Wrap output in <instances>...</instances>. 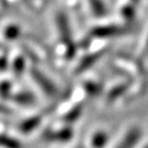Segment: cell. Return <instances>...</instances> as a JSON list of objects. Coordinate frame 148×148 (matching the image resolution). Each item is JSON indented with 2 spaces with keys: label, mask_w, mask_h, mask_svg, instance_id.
I'll return each mask as SVG.
<instances>
[{
  "label": "cell",
  "mask_w": 148,
  "mask_h": 148,
  "mask_svg": "<svg viewBox=\"0 0 148 148\" xmlns=\"http://www.w3.org/2000/svg\"><path fill=\"white\" fill-rule=\"evenodd\" d=\"M31 76L32 78L36 81V83L40 88H42L44 92L47 96H55L58 92V88L55 86V83L46 76L45 74L42 73L40 70H38L37 68H31L30 70Z\"/></svg>",
  "instance_id": "1"
},
{
  "label": "cell",
  "mask_w": 148,
  "mask_h": 148,
  "mask_svg": "<svg viewBox=\"0 0 148 148\" xmlns=\"http://www.w3.org/2000/svg\"><path fill=\"white\" fill-rule=\"evenodd\" d=\"M127 32L123 27L115 25H109V26H100L96 27L92 30L88 36L97 37V38H106V37H113V36H119Z\"/></svg>",
  "instance_id": "2"
},
{
  "label": "cell",
  "mask_w": 148,
  "mask_h": 148,
  "mask_svg": "<svg viewBox=\"0 0 148 148\" xmlns=\"http://www.w3.org/2000/svg\"><path fill=\"white\" fill-rule=\"evenodd\" d=\"M73 136V132L70 127H63L58 131L45 130L42 134L41 138L44 141L49 142H67Z\"/></svg>",
  "instance_id": "3"
},
{
  "label": "cell",
  "mask_w": 148,
  "mask_h": 148,
  "mask_svg": "<svg viewBox=\"0 0 148 148\" xmlns=\"http://www.w3.org/2000/svg\"><path fill=\"white\" fill-rule=\"evenodd\" d=\"M57 24H58V29L60 32V37L65 45L72 43V36H71V29H70L69 22H68L67 16L63 12H59L57 14Z\"/></svg>",
  "instance_id": "4"
},
{
  "label": "cell",
  "mask_w": 148,
  "mask_h": 148,
  "mask_svg": "<svg viewBox=\"0 0 148 148\" xmlns=\"http://www.w3.org/2000/svg\"><path fill=\"white\" fill-rule=\"evenodd\" d=\"M142 131L139 127H132L129 132L125 134L123 140L118 143L115 148H134L141 139Z\"/></svg>",
  "instance_id": "5"
},
{
  "label": "cell",
  "mask_w": 148,
  "mask_h": 148,
  "mask_svg": "<svg viewBox=\"0 0 148 148\" xmlns=\"http://www.w3.org/2000/svg\"><path fill=\"white\" fill-rule=\"evenodd\" d=\"M104 53H105V51H97V53H90V55L84 57V58L79 62L78 66H77L76 70H75V73L79 74V73H81V72L88 70V68H90L92 65L95 64V63L97 62L100 58H101L102 56L104 55Z\"/></svg>",
  "instance_id": "6"
},
{
  "label": "cell",
  "mask_w": 148,
  "mask_h": 148,
  "mask_svg": "<svg viewBox=\"0 0 148 148\" xmlns=\"http://www.w3.org/2000/svg\"><path fill=\"white\" fill-rule=\"evenodd\" d=\"M41 120H42L41 114L33 115V116H31V117L27 118V119L23 120V121L20 123V125H18V130H20L23 134H29V133L34 131V130L40 125Z\"/></svg>",
  "instance_id": "7"
},
{
  "label": "cell",
  "mask_w": 148,
  "mask_h": 148,
  "mask_svg": "<svg viewBox=\"0 0 148 148\" xmlns=\"http://www.w3.org/2000/svg\"><path fill=\"white\" fill-rule=\"evenodd\" d=\"M10 99L14 103H16L18 105H22V106H30V105L35 103L34 96L28 92H18V94H16V95H12Z\"/></svg>",
  "instance_id": "8"
},
{
  "label": "cell",
  "mask_w": 148,
  "mask_h": 148,
  "mask_svg": "<svg viewBox=\"0 0 148 148\" xmlns=\"http://www.w3.org/2000/svg\"><path fill=\"white\" fill-rule=\"evenodd\" d=\"M108 134L104 131H98L92 138V148H104L108 143Z\"/></svg>",
  "instance_id": "9"
},
{
  "label": "cell",
  "mask_w": 148,
  "mask_h": 148,
  "mask_svg": "<svg viewBox=\"0 0 148 148\" xmlns=\"http://www.w3.org/2000/svg\"><path fill=\"white\" fill-rule=\"evenodd\" d=\"M83 110V106L81 104H77L76 106H74L72 109H70L67 113L63 116V120L65 123H71L76 121L81 115V112Z\"/></svg>",
  "instance_id": "10"
},
{
  "label": "cell",
  "mask_w": 148,
  "mask_h": 148,
  "mask_svg": "<svg viewBox=\"0 0 148 148\" xmlns=\"http://www.w3.org/2000/svg\"><path fill=\"white\" fill-rule=\"evenodd\" d=\"M0 146L3 148H22L20 141L3 134H0Z\"/></svg>",
  "instance_id": "11"
},
{
  "label": "cell",
  "mask_w": 148,
  "mask_h": 148,
  "mask_svg": "<svg viewBox=\"0 0 148 148\" xmlns=\"http://www.w3.org/2000/svg\"><path fill=\"white\" fill-rule=\"evenodd\" d=\"M26 67V61L23 57H18L14 59V64H12V71H14V77L20 78L23 75Z\"/></svg>",
  "instance_id": "12"
},
{
  "label": "cell",
  "mask_w": 148,
  "mask_h": 148,
  "mask_svg": "<svg viewBox=\"0 0 148 148\" xmlns=\"http://www.w3.org/2000/svg\"><path fill=\"white\" fill-rule=\"evenodd\" d=\"M127 90V84L125 83H121V84H118L115 88H113L112 90L109 92L108 96H107V99L109 102H112L114 100H116L117 98H119L120 96H123Z\"/></svg>",
  "instance_id": "13"
},
{
  "label": "cell",
  "mask_w": 148,
  "mask_h": 148,
  "mask_svg": "<svg viewBox=\"0 0 148 148\" xmlns=\"http://www.w3.org/2000/svg\"><path fill=\"white\" fill-rule=\"evenodd\" d=\"M21 34V29L20 27L16 25H9L5 28L4 30V37L6 40L9 41H12V40H16Z\"/></svg>",
  "instance_id": "14"
},
{
  "label": "cell",
  "mask_w": 148,
  "mask_h": 148,
  "mask_svg": "<svg viewBox=\"0 0 148 148\" xmlns=\"http://www.w3.org/2000/svg\"><path fill=\"white\" fill-rule=\"evenodd\" d=\"M0 97L2 99L12 98V83L9 81H2L0 83Z\"/></svg>",
  "instance_id": "15"
},
{
  "label": "cell",
  "mask_w": 148,
  "mask_h": 148,
  "mask_svg": "<svg viewBox=\"0 0 148 148\" xmlns=\"http://www.w3.org/2000/svg\"><path fill=\"white\" fill-rule=\"evenodd\" d=\"M86 90L90 96L97 95L98 92H100V86H98L97 83L92 82V81H88V83H86Z\"/></svg>",
  "instance_id": "16"
},
{
  "label": "cell",
  "mask_w": 148,
  "mask_h": 148,
  "mask_svg": "<svg viewBox=\"0 0 148 148\" xmlns=\"http://www.w3.org/2000/svg\"><path fill=\"white\" fill-rule=\"evenodd\" d=\"M75 53H76V46H75L74 42H72V43L66 45V53H65V57H66L68 60H70V59L73 58L74 56H75Z\"/></svg>",
  "instance_id": "17"
},
{
  "label": "cell",
  "mask_w": 148,
  "mask_h": 148,
  "mask_svg": "<svg viewBox=\"0 0 148 148\" xmlns=\"http://www.w3.org/2000/svg\"><path fill=\"white\" fill-rule=\"evenodd\" d=\"M123 16L125 18H127V20H133L135 16V9L134 7L131 5V6H125V8L123 9Z\"/></svg>",
  "instance_id": "18"
},
{
  "label": "cell",
  "mask_w": 148,
  "mask_h": 148,
  "mask_svg": "<svg viewBox=\"0 0 148 148\" xmlns=\"http://www.w3.org/2000/svg\"><path fill=\"white\" fill-rule=\"evenodd\" d=\"M8 66V58L6 55H3L0 57V71H4L6 70Z\"/></svg>",
  "instance_id": "19"
},
{
  "label": "cell",
  "mask_w": 148,
  "mask_h": 148,
  "mask_svg": "<svg viewBox=\"0 0 148 148\" xmlns=\"http://www.w3.org/2000/svg\"><path fill=\"white\" fill-rule=\"evenodd\" d=\"M23 49H24V53H26V55H27L33 62H37L38 59H37V56L34 51H32L29 47H27V46H23Z\"/></svg>",
  "instance_id": "20"
},
{
  "label": "cell",
  "mask_w": 148,
  "mask_h": 148,
  "mask_svg": "<svg viewBox=\"0 0 148 148\" xmlns=\"http://www.w3.org/2000/svg\"><path fill=\"white\" fill-rule=\"evenodd\" d=\"M0 113H2V114H10V113H12V109H9L8 107L4 106V105L0 104Z\"/></svg>",
  "instance_id": "21"
},
{
  "label": "cell",
  "mask_w": 148,
  "mask_h": 148,
  "mask_svg": "<svg viewBox=\"0 0 148 148\" xmlns=\"http://www.w3.org/2000/svg\"><path fill=\"white\" fill-rule=\"evenodd\" d=\"M24 1H25V2L27 3V4H30V2L32 1V0H24Z\"/></svg>",
  "instance_id": "22"
},
{
  "label": "cell",
  "mask_w": 148,
  "mask_h": 148,
  "mask_svg": "<svg viewBox=\"0 0 148 148\" xmlns=\"http://www.w3.org/2000/svg\"><path fill=\"white\" fill-rule=\"evenodd\" d=\"M146 49L148 51V38H147V41H146Z\"/></svg>",
  "instance_id": "23"
},
{
  "label": "cell",
  "mask_w": 148,
  "mask_h": 148,
  "mask_svg": "<svg viewBox=\"0 0 148 148\" xmlns=\"http://www.w3.org/2000/svg\"><path fill=\"white\" fill-rule=\"evenodd\" d=\"M137 1H138V0H133V2H137Z\"/></svg>",
  "instance_id": "24"
},
{
  "label": "cell",
  "mask_w": 148,
  "mask_h": 148,
  "mask_svg": "<svg viewBox=\"0 0 148 148\" xmlns=\"http://www.w3.org/2000/svg\"><path fill=\"white\" fill-rule=\"evenodd\" d=\"M144 148H148V145H146V146H144Z\"/></svg>",
  "instance_id": "25"
},
{
  "label": "cell",
  "mask_w": 148,
  "mask_h": 148,
  "mask_svg": "<svg viewBox=\"0 0 148 148\" xmlns=\"http://www.w3.org/2000/svg\"><path fill=\"white\" fill-rule=\"evenodd\" d=\"M77 148H83V147H77Z\"/></svg>",
  "instance_id": "26"
},
{
  "label": "cell",
  "mask_w": 148,
  "mask_h": 148,
  "mask_svg": "<svg viewBox=\"0 0 148 148\" xmlns=\"http://www.w3.org/2000/svg\"><path fill=\"white\" fill-rule=\"evenodd\" d=\"M0 46H1V45H0Z\"/></svg>",
  "instance_id": "27"
}]
</instances>
